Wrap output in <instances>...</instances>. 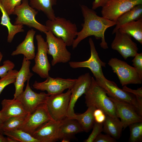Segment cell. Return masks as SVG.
<instances>
[{
    "label": "cell",
    "instance_id": "b9f144b4",
    "mask_svg": "<svg viewBox=\"0 0 142 142\" xmlns=\"http://www.w3.org/2000/svg\"><path fill=\"white\" fill-rule=\"evenodd\" d=\"M3 123V121L2 120L1 113L0 111V133H2V127Z\"/></svg>",
    "mask_w": 142,
    "mask_h": 142
},
{
    "label": "cell",
    "instance_id": "ab89813d",
    "mask_svg": "<svg viewBox=\"0 0 142 142\" xmlns=\"http://www.w3.org/2000/svg\"><path fill=\"white\" fill-rule=\"evenodd\" d=\"M109 0H94L92 4V9L95 10L103 7Z\"/></svg>",
    "mask_w": 142,
    "mask_h": 142
},
{
    "label": "cell",
    "instance_id": "8fae6325",
    "mask_svg": "<svg viewBox=\"0 0 142 142\" xmlns=\"http://www.w3.org/2000/svg\"><path fill=\"white\" fill-rule=\"evenodd\" d=\"M91 55L89 59L81 62L71 61L69 62L70 66L74 69L86 68L89 69L94 77L95 79L105 77L102 67H105L106 63L100 59L97 52L94 42L91 38L89 40Z\"/></svg>",
    "mask_w": 142,
    "mask_h": 142
},
{
    "label": "cell",
    "instance_id": "277c9868",
    "mask_svg": "<svg viewBox=\"0 0 142 142\" xmlns=\"http://www.w3.org/2000/svg\"><path fill=\"white\" fill-rule=\"evenodd\" d=\"M71 93V89H68L65 93L50 95L47 97L45 103L53 120L60 121L67 117Z\"/></svg>",
    "mask_w": 142,
    "mask_h": 142
},
{
    "label": "cell",
    "instance_id": "484cf974",
    "mask_svg": "<svg viewBox=\"0 0 142 142\" xmlns=\"http://www.w3.org/2000/svg\"><path fill=\"white\" fill-rule=\"evenodd\" d=\"M57 0H29V4L32 8L43 12L49 20H53L56 17L53 6Z\"/></svg>",
    "mask_w": 142,
    "mask_h": 142
},
{
    "label": "cell",
    "instance_id": "bcb514c9",
    "mask_svg": "<svg viewBox=\"0 0 142 142\" xmlns=\"http://www.w3.org/2000/svg\"></svg>",
    "mask_w": 142,
    "mask_h": 142
},
{
    "label": "cell",
    "instance_id": "d590c367",
    "mask_svg": "<svg viewBox=\"0 0 142 142\" xmlns=\"http://www.w3.org/2000/svg\"><path fill=\"white\" fill-rule=\"evenodd\" d=\"M132 61L134 67L139 75L142 77V53H137Z\"/></svg>",
    "mask_w": 142,
    "mask_h": 142
},
{
    "label": "cell",
    "instance_id": "603a6c76",
    "mask_svg": "<svg viewBox=\"0 0 142 142\" xmlns=\"http://www.w3.org/2000/svg\"><path fill=\"white\" fill-rule=\"evenodd\" d=\"M123 129L122 124L118 118L106 115L103 123V131L117 140L120 138Z\"/></svg>",
    "mask_w": 142,
    "mask_h": 142
},
{
    "label": "cell",
    "instance_id": "ba28073f",
    "mask_svg": "<svg viewBox=\"0 0 142 142\" xmlns=\"http://www.w3.org/2000/svg\"><path fill=\"white\" fill-rule=\"evenodd\" d=\"M45 33L48 48L47 53L53 58L51 63L52 65L54 66L59 63L69 62L71 54L67 49L66 44L63 40L56 37L50 31Z\"/></svg>",
    "mask_w": 142,
    "mask_h": 142
},
{
    "label": "cell",
    "instance_id": "1f68e13d",
    "mask_svg": "<svg viewBox=\"0 0 142 142\" xmlns=\"http://www.w3.org/2000/svg\"><path fill=\"white\" fill-rule=\"evenodd\" d=\"M18 71L16 70L13 69L9 71L5 76L1 78L0 79V95L6 86L15 82Z\"/></svg>",
    "mask_w": 142,
    "mask_h": 142
},
{
    "label": "cell",
    "instance_id": "7402d4cb",
    "mask_svg": "<svg viewBox=\"0 0 142 142\" xmlns=\"http://www.w3.org/2000/svg\"><path fill=\"white\" fill-rule=\"evenodd\" d=\"M83 131L75 119L66 117L61 121L58 130L59 139H70L77 134Z\"/></svg>",
    "mask_w": 142,
    "mask_h": 142
},
{
    "label": "cell",
    "instance_id": "4dcf8cb0",
    "mask_svg": "<svg viewBox=\"0 0 142 142\" xmlns=\"http://www.w3.org/2000/svg\"><path fill=\"white\" fill-rule=\"evenodd\" d=\"M130 136L129 141L130 142L142 141V122H136L130 124Z\"/></svg>",
    "mask_w": 142,
    "mask_h": 142
},
{
    "label": "cell",
    "instance_id": "f6af8a7d",
    "mask_svg": "<svg viewBox=\"0 0 142 142\" xmlns=\"http://www.w3.org/2000/svg\"><path fill=\"white\" fill-rule=\"evenodd\" d=\"M3 57V55L2 53L0 52V64Z\"/></svg>",
    "mask_w": 142,
    "mask_h": 142
},
{
    "label": "cell",
    "instance_id": "6da1fadb",
    "mask_svg": "<svg viewBox=\"0 0 142 142\" xmlns=\"http://www.w3.org/2000/svg\"><path fill=\"white\" fill-rule=\"evenodd\" d=\"M84 18L82 28L78 32L72 45L73 49L76 48L79 43L87 37L94 36L96 39H101L100 45L104 49L108 48L105 38L104 34L107 29L115 25L116 21L108 19L98 15L94 10L84 5L80 6Z\"/></svg>",
    "mask_w": 142,
    "mask_h": 142
},
{
    "label": "cell",
    "instance_id": "83f0119b",
    "mask_svg": "<svg viewBox=\"0 0 142 142\" xmlns=\"http://www.w3.org/2000/svg\"><path fill=\"white\" fill-rule=\"evenodd\" d=\"M0 10L2 13L0 24L5 26L7 28L8 35L7 38V41L11 43L15 35L19 32L24 31L23 25L22 24H13L10 21V19L3 8L0 3Z\"/></svg>",
    "mask_w": 142,
    "mask_h": 142
},
{
    "label": "cell",
    "instance_id": "e575fe53",
    "mask_svg": "<svg viewBox=\"0 0 142 142\" xmlns=\"http://www.w3.org/2000/svg\"><path fill=\"white\" fill-rule=\"evenodd\" d=\"M15 64L11 61L7 60L4 61L2 65L0 66V77L1 78L5 76L10 71L13 70Z\"/></svg>",
    "mask_w": 142,
    "mask_h": 142
},
{
    "label": "cell",
    "instance_id": "7a4b0ae2",
    "mask_svg": "<svg viewBox=\"0 0 142 142\" xmlns=\"http://www.w3.org/2000/svg\"><path fill=\"white\" fill-rule=\"evenodd\" d=\"M85 103L88 107L94 106L103 111L106 115L118 117L114 104L107 95L106 91L98 85L92 77L90 85L84 94Z\"/></svg>",
    "mask_w": 142,
    "mask_h": 142
},
{
    "label": "cell",
    "instance_id": "52a82bcc",
    "mask_svg": "<svg viewBox=\"0 0 142 142\" xmlns=\"http://www.w3.org/2000/svg\"><path fill=\"white\" fill-rule=\"evenodd\" d=\"M95 80L98 85L105 89L109 97L129 104L142 116V106L139 103L135 95L119 88L114 82L107 79L105 77Z\"/></svg>",
    "mask_w": 142,
    "mask_h": 142
},
{
    "label": "cell",
    "instance_id": "3957f363",
    "mask_svg": "<svg viewBox=\"0 0 142 142\" xmlns=\"http://www.w3.org/2000/svg\"><path fill=\"white\" fill-rule=\"evenodd\" d=\"M45 26L48 31L61 38L67 46H72L78 32L76 24L65 18L56 17L53 20H47Z\"/></svg>",
    "mask_w": 142,
    "mask_h": 142
},
{
    "label": "cell",
    "instance_id": "ac0fdd59",
    "mask_svg": "<svg viewBox=\"0 0 142 142\" xmlns=\"http://www.w3.org/2000/svg\"><path fill=\"white\" fill-rule=\"evenodd\" d=\"M61 121L50 120L46 122L32 135L39 142H54L59 140V128Z\"/></svg>",
    "mask_w": 142,
    "mask_h": 142
},
{
    "label": "cell",
    "instance_id": "836d02e7",
    "mask_svg": "<svg viewBox=\"0 0 142 142\" xmlns=\"http://www.w3.org/2000/svg\"><path fill=\"white\" fill-rule=\"evenodd\" d=\"M93 130L87 139L83 141L84 142H94L98 136L103 131V124L95 122L93 127Z\"/></svg>",
    "mask_w": 142,
    "mask_h": 142
},
{
    "label": "cell",
    "instance_id": "f35d334b",
    "mask_svg": "<svg viewBox=\"0 0 142 142\" xmlns=\"http://www.w3.org/2000/svg\"><path fill=\"white\" fill-rule=\"evenodd\" d=\"M116 140L107 134L100 133L97 137L94 142H115Z\"/></svg>",
    "mask_w": 142,
    "mask_h": 142
},
{
    "label": "cell",
    "instance_id": "f1b7e54d",
    "mask_svg": "<svg viewBox=\"0 0 142 142\" xmlns=\"http://www.w3.org/2000/svg\"><path fill=\"white\" fill-rule=\"evenodd\" d=\"M2 134L12 138L17 142H39L29 134L18 129L3 131Z\"/></svg>",
    "mask_w": 142,
    "mask_h": 142
},
{
    "label": "cell",
    "instance_id": "d6986e66",
    "mask_svg": "<svg viewBox=\"0 0 142 142\" xmlns=\"http://www.w3.org/2000/svg\"><path fill=\"white\" fill-rule=\"evenodd\" d=\"M1 104L2 109L0 112L3 122L10 117L26 115L28 114L17 98L4 99L2 101Z\"/></svg>",
    "mask_w": 142,
    "mask_h": 142
},
{
    "label": "cell",
    "instance_id": "e0dca14e",
    "mask_svg": "<svg viewBox=\"0 0 142 142\" xmlns=\"http://www.w3.org/2000/svg\"><path fill=\"white\" fill-rule=\"evenodd\" d=\"M92 77L89 73L80 75L76 79L72 88L70 100L68 107L67 117L73 119L76 114L74 108L78 99L84 94L89 89L92 82Z\"/></svg>",
    "mask_w": 142,
    "mask_h": 142
},
{
    "label": "cell",
    "instance_id": "9a60e30c",
    "mask_svg": "<svg viewBox=\"0 0 142 142\" xmlns=\"http://www.w3.org/2000/svg\"><path fill=\"white\" fill-rule=\"evenodd\" d=\"M115 34V38L111 44V48L117 51L125 59L129 57H134L138 49L131 37L118 30Z\"/></svg>",
    "mask_w": 142,
    "mask_h": 142
},
{
    "label": "cell",
    "instance_id": "ffe728a7",
    "mask_svg": "<svg viewBox=\"0 0 142 142\" xmlns=\"http://www.w3.org/2000/svg\"><path fill=\"white\" fill-rule=\"evenodd\" d=\"M36 33V31L33 29L29 30L24 40L18 45L11 55L14 56L22 54L27 60L34 59L36 54L34 38Z\"/></svg>",
    "mask_w": 142,
    "mask_h": 142
},
{
    "label": "cell",
    "instance_id": "2e32d148",
    "mask_svg": "<svg viewBox=\"0 0 142 142\" xmlns=\"http://www.w3.org/2000/svg\"><path fill=\"white\" fill-rule=\"evenodd\" d=\"M29 82V80L27 81L25 90L16 98L21 102L28 113L31 114L40 105L45 103L50 95L44 92H35L30 87Z\"/></svg>",
    "mask_w": 142,
    "mask_h": 142
},
{
    "label": "cell",
    "instance_id": "ee69618b",
    "mask_svg": "<svg viewBox=\"0 0 142 142\" xmlns=\"http://www.w3.org/2000/svg\"><path fill=\"white\" fill-rule=\"evenodd\" d=\"M70 141V140L67 139H62L61 142H69Z\"/></svg>",
    "mask_w": 142,
    "mask_h": 142
},
{
    "label": "cell",
    "instance_id": "4316f807",
    "mask_svg": "<svg viewBox=\"0 0 142 142\" xmlns=\"http://www.w3.org/2000/svg\"><path fill=\"white\" fill-rule=\"evenodd\" d=\"M96 108L94 106H89L85 112L76 114L73 119L78 121L84 131L87 133L92 128L95 122L93 113Z\"/></svg>",
    "mask_w": 142,
    "mask_h": 142
},
{
    "label": "cell",
    "instance_id": "30bf717a",
    "mask_svg": "<svg viewBox=\"0 0 142 142\" xmlns=\"http://www.w3.org/2000/svg\"><path fill=\"white\" fill-rule=\"evenodd\" d=\"M142 4V0H109L102 7L103 17L116 21L118 18L134 6Z\"/></svg>",
    "mask_w": 142,
    "mask_h": 142
},
{
    "label": "cell",
    "instance_id": "d4e9b609",
    "mask_svg": "<svg viewBox=\"0 0 142 142\" xmlns=\"http://www.w3.org/2000/svg\"><path fill=\"white\" fill-rule=\"evenodd\" d=\"M118 30L133 37L142 44V18L122 25Z\"/></svg>",
    "mask_w": 142,
    "mask_h": 142
},
{
    "label": "cell",
    "instance_id": "7c38bea8",
    "mask_svg": "<svg viewBox=\"0 0 142 142\" xmlns=\"http://www.w3.org/2000/svg\"><path fill=\"white\" fill-rule=\"evenodd\" d=\"M50 120H53L45 103L39 106L32 113H28L24 123L18 129L32 135L39 128Z\"/></svg>",
    "mask_w": 142,
    "mask_h": 142
},
{
    "label": "cell",
    "instance_id": "74e56055",
    "mask_svg": "<svg viewBox=\"0 0 142 142\" xmlns=\"http://www.w3.org/2000/svg\"><path fill=\"white\" fill-rule=\"evenodd\" d=\"M95 122L99 123H103L105 120L106 115L102 110L96 108L93 113Z\"/></svg>",
    "mask_w": 142,
    "mask_h": 142
},
{
    "label": "cell",
    "instance_id": "f546056e",
    "mask_svg": "<svg viewBox=\"0 0 142 142\" xmlns=\"http://www.w3.org/2000/svg\"><path fill=\"white\" fill-rule=\"evenodd\" d=\"M27 115L11 117L6 119L3 122L2 126V134L3 131L18 129L24 123Z\"/></svg>",
    "mask_w": 142,
    "mask_h": 142
},
{
    "label": "cell",
    "instance_id": "44dd1931",
    "mask_svg": "<svg viewBox=\"0 0 142 142\" xmlns=\"http://www.w3.org/2000/svg\"><path fill=\"white\" fill-rule=\"evenodd\" d=\"M31 62L24 57L21 68L18 71L16 80L14 83L15 87V92L14 98H16L23 91L25 83L30 80L33 74L30 70V67Z\"/></svg>",
    "mask_w": 142,
    "mask_h": 142
},
{
    "label": "cell",
    "instance_id": "4fadbf2b",
    "mask_svg": "<svg viewBox=\"0 0 142 142\" xmlns=\"http://www.w3.org/2000/svg\"><path fill=\"white\" fill-rule=\"evenodd\" d=\"M77 79L53 78L49 76L44 82L35 81L32 86L37 90L46 91L49 95L63 93L66 89H71Z\"/></svg>",
    "mask_w": 142,
    "mask_h": 142
},
{
    "label": "cell",
    "instance_id": "5b68a950",
    "mask_svg": "<svg viewBox=\"0 0 142 142\" xmlns=\"http://www.w3.org/2000/svg\"><path fill=\"white\" fill-rule=\"evenodd\" d=\"M38 12L30 6L28 0H22L21 4L15 7L13 13L17 16L14 24L26 25L45 33L48 31L46 27L35 18Z\"/></svg>",
    "mask_w": 142,
    "mask_h": 142
},
{
    "label": "cell",
    "instance_id": "8992f818",
    "mask_svg": "<svg viewBox=\"0 0 142 142\" xmlns=\"http://www.w3.org/2000/svg\"><path fill=\"white\" fill-rule=\"evenodd\" d=\"M108 64L116 74L122 86L129 84H142V77L134 67L126 62L116 58H112Z\"/></svg>",
    "mask_w": 142,
    "mask_h": 142
},
{
    "label": "cell",
    "instance_id": "9c48e42d",
    "mask_svg": "<svg viewBox=\"0 0 142 142\" xmlns=\"http://www.w3.org/2000/svg\"><path fill=\"white\" fill-rule=\"evenodd\" d=\"M36 38L37 52L34 58L35 64L32 70L41 78H46L49 76V71L51 68L47 56L48 44L41 35L37 34Z\"/></svg>",
    "mask_w": 142,
    "mask_h": 142
},
{
    "label": "cell",
    "instance_id": "8d00e7d4",
    "mask_svg": "<svg viewBox=\"0 0 142 142\" xmlns=\"http://www.w3.org/2000/svg\"><path fill=\"white\" fill-rule=\"evenodd\" d=\"M123 89L125 91L130 93L135 96L139 104L142 106V87L138 88L136 90L132 89L124 85Z\"/></svg>",
    "mask_w": 142,
    "mask_h": 142
},
{
    "label": "cell",
    "instance_id": "cb8c5ba5",
    "mask_svg": "<svg viewBox=\"0 0 142 142\" xmlns=\"http://www.w3.org/2000/svg\"><path fill=\"white\" fill-rule=\"evenodd\" d=\"M142 17V4L137 5L119 17L116 21V26L112 34H115L119 27L125 23L138 20Z\"/></svg>",
    "mask_w": 142,
    "mask_h": 142
},
{
    "label": "cell",
    "instance_id": "5bb4252c",
    "mask_svg": "<svg viewBox=\"0 0 142 142\" xmlns=\"http://www.w3.org/2000/svg\"><path fill=\"white\" fill-rule=\"evenodd\" d=\"M114 103L117 117L120 119L124 129L130 124L142 122V117L132 105L125 102L109 97Z\"/></svg>",
    "mask_w": 142,
    "mask_h": 142
},
{
    "label": "cell",
    "instance_id": "7bdbcfd3",
    "mask_svg": "<svg viewBox=\"0 0 142 142\" xmlns=\"http://www.w3.org/2000/svg\"><path fill=\"white\" fill-rule=\"evenodd\" d=\"M6 138L7 142H17L14 140L10 137L7 136Z\"/></svg>",
    "mask_w": 142,
    "mask_h": 142
},
{
    "label": "cell",
    "instance_id": "60d3db41",
    "mask_svg": "<svg viewBox=\"0 0 142 142\" xmlns=\"http://www.w3.org/2000/svg\"><path fill=\"white\" fill-rule=\"evenodd\" d=\"M3 135L0 133V142H7L6 137H4Z\"/></svg>",
    "mask_w": 142,
    "mask_h": 142
},
{
    "label": "cell",
    "instance_id": "d6a6232c",
    "mask_svg": "<svg viewBox=\"0 0 142 142\" xmlns=\"http://www.w3.org/2000/svg\"><path fill=\"white\" fill-rule=\"evenodd\" d=\"M22 0H0V3L9 15L13 14L15 7L20 4Z\"/></svg>",
    "mask_w": 142,
    "mask_h": 142
}]
</instances>
